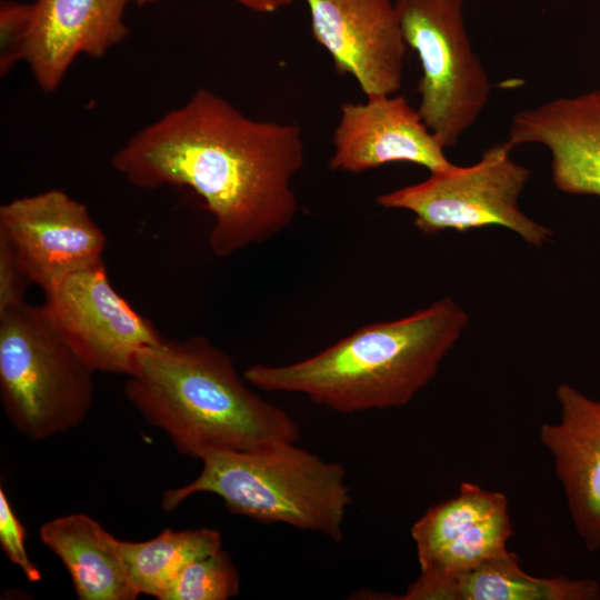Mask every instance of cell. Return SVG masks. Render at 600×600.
<instances>
[{
  "label": "cell",
  "mask_w": 600,
  "mask_h": 600,
  "mask_svg": "<svg viewBox=\"0 0 600 600\" xmlns=\"http://www.w3.org/2000/svg\"><path fill=\"white\" fill-rule=\"evenodd\" d=\"M303 161L298 126L249 118L200 88L133 134L111 166L139 188L192 189L213 216L212 252L228 257L293 222L299 201L292 179Z\"/></svg>",
  "instance_id": "obj_1"
},
{
  "label": "cell",
  "mask_w": 600,
  "mask_h": 600,
  "mask_svg": "<svg viewBox=\"0 0 600 600\" xmlns=\"http://www.w3.org/2000/svg\"><path fill=\"white\" fill-rule=\"evenodd\" d=\"M127 377L128 400L183 456L201 460L216 450L299 440L292 417L251 390L203 336L163 338L138 353Z\"/></svg>",
  "instance_id": "obj_2"
},
{
  "label": "cell",
  "mask_w": 600,
  "mask_h": 600,
  "mask_svg": "<svg viewBox=\"0 0 600 600\" xmlns=\"http://www.w3.org/2000/svg\"><path fill=\"white\" fill-rule=\"evenodd\" d=\"M468 323L467 312L443 297L410 316L366 324L303 360L253 364L243 377L341 413L399 408L436 377Z\"/></svg>",
  "instance_id": "obj_3"
},
{
  "label": "cell",
  "mask_w": 600,
  "mask_h": 600,
  "mask_svg": "<svg viewBox=\"0 0 600 600\" xmlns=\"http://www.w3.org/2000/svg\"><path fill=\"white\" fill-rule=\"evenodd\" d=\"M201 461L202 470L194 480L164 491V511L206 492L218 496L232 513L258 522L320 532L334 542L343 539L352 499L341 463L326 461L296 441L244 451L216 450Z\"/></svg>",
  "instance_id": "obj_4"
},
{
  "label": "cell",
  "mask_w": 600,
  "mask_h": 600,
  "mask_svg": "<svg viewBox=\"0 0 600 600\" xmlns=\"http://www.w3.org/2000/svg\"><path fill=\"white\" fill-rule=\"evenodd\" d=\"M92 374L42 304L0 312V397L22 436L39 441L78 427L93 404Z\"/></svg>",
  "instance_id": "obj_5"
},
{
  "label": "cell",
  "mask_w": 600,
  "mask_h": 600,
  "mask_svg": "<svg viewBox=\"0 0 600 600\" xmlns=\"http://www.w3.org/2000/svg\"><path fill=\"white\" fill-rule=\"evenodd\" d=\"M513 148L508 140L496 143L473 164L430 172L421 182L378 196L376 202L411 212L413 226L424 234L501 227L540 248L552 231L519 206L530 170L512 158Z\"/></svg>",
  "instance_id": "obj_6"
},
{
  "label": "cell",
  "mask_w": 600,
  "mask_h": 600,
  "mask_svg": "<svg viewBox=\"0 0 600 600\" xmlns=\"http://www.w3.org/2000/svg\"><path fill=\"white\" fill-rule=\"evenodd\" d=\"M407 47L419 57L417 109L444 148L454 147L489 103L491 83L474 52L463 0H396Z\"/></svg>",
  "instance_id": "obj_7"
},
{
  "label": "cell",
  "mask_w": 600,
  "mask_h": 600,
  "mask_svg": "<svg viewBox=\"0 0 600 600\" xmlns=\"http://www.w3.org/2000/svg\"><path fill=\"white\" fill-rule=\"evenodd\" d=\"M53 328L94 373L128 376L138 353L163 340L111 284L103 261L82 269L46 293Z\"/></svg>",
  "instance_id": "obj_8"
},
{
  "label": "cell",
  "mask_w": 600,
  "mask_h": 600,
  "mask_svg": "<svg viewBox=\"0 0 600 600\" xmlns=\"http://www.w3.org/2000/svg\"><path fill=\"white\" fill-rule=\"evenodd\" d=\"M0 237L13 249L31 283L44 293L102 262L107 241L87 207L58 189L3 203Z\"/></svg>",
  "instance_id": "obj_9"
},
{
  "label": "cell",
  "mask_w": 600,
  "mask_h": 600,
  "mask_svg": "<svg viewBox=\"0 0 600 600\" xmlns=\"http://www.w3.org/2000/svg\"><path fill=\"white\" fill-rule=\"evenodd\" d=\"M314 40L339 74L352 76L366 97L396 94L406 49L391 0H306Z\"/></svg>",
  "instance_id": "obj_10"
},
{
  "label": "cell",
  "mask_w": 600,
  "mask_h": 600,
  "mask_svg": "<svg viewBox=\"0 0 600 600\" xmlns=\"http://www.w3.org/2000/svg\"><path fill=\"white\" fill-rule=\"evenodd\" d=\"M331 170L359 174L391 162H410L430 172L453 163L446 148L403 96L346 102L332 137Z\"/></svg>",
  "instance_id": "obj_11"
},
{
  "label": "cell",
  "mask_w": 600,
  "mask_h": 600,
  "mask_svg": "<svg viewBox=\"0 0 600 600\" xmlns=\"http://www.w3.org/2000/svg\"><path fill=\"white\" fill-rule=\"evenodd\" d=\"M511 534L507 497L472 482L411 528L420 570L436 573L468 570L508 551Z\"/></svg>",
  "instance_id": "obj_12"
},
{
  "label": "cell",
  "mask_w": 600,
  "mask_h": 600,
  "mask_svg": "<svg viewBox=\"0 0 600 600\" xmlns=\"http://www.w3.org/2000/svg\"><path fill=\"white\" fill-rule=\"evenodd\" d=\"M130 0H36L26 62L39 88L53 92L79 54L100 59L129 34Z\"/></svg>",
  "instance_id": "obj_13"
},
{
  "label": "cell",
  "mask_w": 600,
  "mask_h": 600,
  "mask_svg": "<svg viewBox=\"0 0 600 600\" xmlns=\"http://www.w3.org/2000/svg\"><path fill=\"white\" fill-rule=\"evenodd\" d=\"M508 141L546 147L560 191L600 198V88L517 112Z\"/></svg>",
  "instance_id": "obj_14"
},
{
  "label": "cell",
  "mask_w": 600,
  "mask_h": 600,
  "mask_svg": "<svg viewBox=\"0 0 600 600\" xmlns=\"http://www.w3.org/2000/svg\"><path fill=\"white\" fill-rule=\"evenodd\" d=\"M560 421L542 423L541 443L551 453L577 533L589 551L600 550V400L568 383L556 391Z\"/></svg>",
  "instance_id": "obj_15"
},
{
  "label": "cell",
  "mask_w": 600,
  "mask_h": 600,
  "mask_svg": "<svg viewBox=\"0 0 600 600\" xmlns=\"http://www.w3.org/2000/svg\"><path fill=\"white\" fill-rule=\"evenodd\" d=\"M400 600H599L592 579L539 578L523 571L511 551L454 573L421 571Z\"/></svg>",
  "instance_id": "obj_16"
},
{
  "label": "cell",
  "mask_w": 600,
  "mask_h": 600,
  "mask_svg": "<svg viewBox=\"0 0 600 600\" xmlns=\"http://www.w3.org/2000/svg\"><path fill=\"white\" fill-rule=\"evenodd\" d=\"M42 543L68 570L79 600H134L119 539L86 513L57 517L39 529Z\"/></svg>",
  "instance_id": "obj_17"
},
{
  "label": "cell",
  "mask_w": 600,
  "mask_h": 600,
  "mask_svg": "<svg viewBox=\"0 0 600 600\" xmlns=\"http://www.w3.org/2000/svg\"><path fill=\"white\" fill-rule=\"evenodd\" d=\"M221 548L220 532L210 528L164 529L146 541L119 540V552L132 587L139 596L159 600L187 564Z\"/></svg>",
  "instance_id": "obj_18"
},
{
  "label": "cell",
  "mask_w": 600,
  "mask_h": 600,
  "mask_svg": "<svg viewBox=\"0 0 600 600\" xmlns=\"http://www.w3.org/2000/svg\"><path fill=\"white\" fill-rule=\"evenodd\" d=\"M240 578L222 548L187 564L160 600H228L239 594Z\"/></svg>",
  "instance_id": "obj_19"
},
{
  "label": "cell",
  "mask_w": 600,
  "mask_h": 600,
  "mask_svg": "<svg viewBox=\"0 0 600 600\" xmlns=\"http://www.w3.org/2000/svg\"><path fill=\"white\" fill-rule=\"evenodd\" d=\"M32 3L3 1L0 7V76L26 61Z\"/></svg>",
  "instance_id": "obj_20"
},
{
  "label": "cell",
  "mask_w": 600,
  "mask_h": 600,
  "mask_svg": "<svg viewBox=\"0 0 600 600\" xmlns=\"http://www.w3.org/2000/svg\"><path fill=\"white\" fill-rule=\"evenodd\" d=\"M26 530L18 519L9 499L0 489V546L7 558L23 572L24 577L37 582L41 573L30 559L26 548Z\"/></svg>",
  "instance_id": "obj_21"
},
{
  "label": "cell",
  "mask_w": 600,
  "mask_h": 600,
  "mask_svg": "<svg viewBox=\"0 0 600 600\" xmlns=\"http://www.w3.org/2000/svg\"><path fill=\"white\" fill-rule=\"evenodd\" d=\"M31 283L10 244L0 237V312L26 302Z\"/></svg>",
  "instance_id": "obj_22"
},
{
  "label": "cell",
  "mask_w": 600,
  "mask_h": 600,
  "mask_svg": "<svg viewBox=\"0 0 600 600\" xmlns=\"http://www.w3.org/2000/svg\"><path fill=\"white\" fill-rule=\"evenodd\" d=\"M242 6L259 12L270 13L293 2V0H237Z\"/></svg>",
  "instance_id": "obj_23"
},
{
  "label": "cell",
  "mask_w": 600,
  "mask_h": 600,
  "mask_svg": "<svg viewBox=\"0 0 600 600\" xmlns=\"http://www.w3.org/2000/svg\"><path fill=\"white\" fill-rule=\"evenodd\" d=\"M134 1H136L138 4L143 6V4L157 2V1H159V0H134Z\"/></svg>",
  "instance_id": "obj_24"
}]
</instances>
